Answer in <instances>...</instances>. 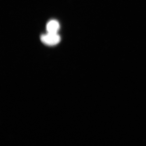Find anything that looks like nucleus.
Listing matches in <instances>:
<instances>
[{
    "mask_svg": "<svg viewBox=\"0 0 146 146\" xmlns=\"http://www.w3.org/2000/svg\"><path fill=\"white\" fill-rule=\"evenodd\" d=\"M41 40L44 44L48 46H54L58 44L61 40V37L57 33H49L43 35L41 36Z\"/></svg>",
    "mask_w": 146,
    "mask_h": 146,
    "instance_id": "nucleus-1",
    "label": "nucleus"
},
{
    "mask_svg": "<svg viewBox=\"0 0 146 146\" xmlns=\"http://www.w3.org/2000/svg\"><path fill=\"white\" fill-rule=\"evenodd\" d=\"M59 29V23L55 20L50 21L46 26V29L49 33H57Z\"/></svg>",
    "mask_w": 146,
    "mask_h": 146,
    "instance_id": "nucleus-2",
    "label": "nucleus"
}]
</instances>
